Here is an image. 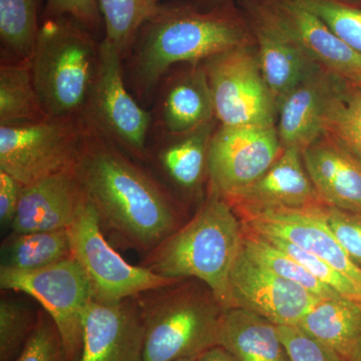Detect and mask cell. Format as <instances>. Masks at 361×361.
Instances as JSON below:
<instances>
[{"label":"cell","instance_id":"obj_1","mask_svg":"<svg viewBox=\"0 0 361 361\" xmlns=\"http://www.w3.org/2000/svg\"><path fill=\"white\" fill-rule=\"evenodd\" d=\"M73 169L102 228L123 245L149 254L180 228L158 180L94 130Z\"/></svg>","mask_w":361,"mask_h":361},{"label":"cell","instance_id":"obj_2","mask_svg":"<svg viewBox=\"0 0 361 361\" xmlns=\"http://www.w3.org/2000/svg\"><path fill=\"white\" fill-rule=\"evenodd\" d=\"M246 37L241 23L224 11L201 13L191 7L158 6L125 56L126 82L140 104L151 103L173 66L204 63L246 44Z\"/></svg>","mask_w":361,"mask_h":361},{"label":"cell","instance_id":"obj_3","mask_svg":"<svg viewBox=\"0 0 361 361\" xmlns=\"http://www.w3.org/2000/svg\"><path fill=\"white\" fill-rule=\"evenodd\" d=\"M243 224L231 204L211 189L196 215L149 253L142 265L171 279H198L228 310L230 273L243 247Z\"/></svg>","mask_w":361,"mask_h":361},{"label":"cell","instance_id":"obj_4","mask_svg":"<svg viewBox=\"0 0 361 361\" xmlns=\"http://www.w3.org/2000/svg\"><path fill=\"white\" fill-rule=\"evenodd\" d=\"M101 42L68 18H49L40 25L30 65L45 115L84 121L99 71Z\"/></svg>","mask_w":361,"mask_h":361},{"label":"cell","instance_id":"obj_5","mask_svg":"<svg viewBox=\"0 0 361 361\" xmlns=\"http://www.w3.org/2000/svg\"><path fill=\"white\" fill-rule=\"evenodd\" d=\"M179 281L135 297L144 323L145 361L198 357L219 345L224 310L212 292L180 288Z\"/></svg>","mask_w":361,"mask_h":361},{"label":"cell","instance_id":"obj_6","mask_svg":"<svg viewBox=\"0 0 361 361\" xmlns=\"http://www.w3.org/2000/svg\"><path fill=\"white\" fill-rule=\"evenodd\" d=\"M90 133L85 121L51 116L0 126V170L26 186L73 169Z\"/></svg>","mask_w":361,"mask_h":361},{"label":"cell","instance_id":"obj_7","mask_svg":"<svg viewBox=\"0 0 361 361\" xmlns=\"http://www.w3.org/2000/svg\"><path fill=\"white\" fill-rule=\"evenodd\" d=\"M90 130L126 154L147 160L154 118L128 87L123 56L106 40L101 42L99 71L84 115Z\"/></svg>","mask_w":361,"mask_h":361},{"label":"cell","instance_id":"obj_8","mask_svg":"<svg viewBox=\"0 0 361 361\" xmlns=\"http://www.w3.org/2000/svg\"><path fill=\"white\" fill-rule=\"evenodd\" d=\"M0 285L37 300L56 324L66 360H80L85 316L94 295L87 274L75 258L35 271L0 268Z\"/></svg>","mask_w":361,"mask_h":361},{"label":"cell","instance_id":"obj_9","mask_svg":"<svg viewBox=\"0 0 361 361\" xmlns=\"http://www.w3.org/2000/svg\"><path fill=\"white\" fill-rule=\"evenodd\" d=\"M68 230L71 257L84 269L97 302H123L180 280L164 277L146 266L127 262L104 237L96 209L90 202Z\"/></svg>","mask_w":361,"mask_h":361},{"label":"cell","instance_id":"obj_10","mask_svg":"<svg viewBox=\"0 0 361 361\" xmlns=\"http://www.w3.org/2000/svg\"><path fill=\"white\" fill-rule=\"evenodd\" d=\"M203 65L221 126H274L277 103L248 45L221 52Z\"/></svg>","mask_w":361,"mask_h":361},{"label":"cell","instance_id":"obj_11","mask_svg":"<svg viewBox=\"0 0 361 361\" xmlns=\"http://www.w3.org/2000/svg\"><path fill=\"white\" fill-rule=\"evenodd\" d=\"M282 151L274 126H220L209 147L211 189L224 198L234 194L267 172Z\"/></svg>","mask_w":361,"mask_h":361},{"label":"cell","instance_id":"obj_12","mask_svg":"<svg viewBox=\"0 0 361 361\" xmlns=\"http://www.w3.org/2000/svg\"><path fill=\"white\" fill-rule=\"evenodd\" d=\"M250 11L254 20L298 45L330 73L345 78L361 73V54L295 0H261L251 4Z\"/></svg>","mask_w":361,"mask_h":361},{"label":"cell","instance_id":"obj_13","mask_svg":"<svg viewBox=\"0 0 361 361\" xmlns=\"http://www.w3.org/2000/svg\"><path fill=\"white\" fill-rule=\"evenodd\" d=\"M231 308L263 316L276 325H297L322 300L300 285L252 260L243 247L230 273Z\"/></svg>","mask_w":361,"mask_h":361},{"label":"cell","instance_id":"obj_14","mask_svg":"<svg viewBox=\"0 0 361 361\" xmlns=\"http://www.w3.org/2000/svg\"><path fill=\"white\" fill-rule=\"evenodd\" d=\"M318 205L267 209L240 216L242 224L250 231L261 236L287 240L322 259L361 286L360 266L332 234L318 213Z\"/></svg>","mask_w":361,"mask_h":361},{"label":"cell","instance_id":"obj_15","mask_svg":"<svg viewBox=\"0 0 361 361\" xmlns=\"http://www.w3.org/2000/svg\"><path fill=\"white\" fill-rule=\"evenodd\" d=\"M145 329L135 298L104 304L92 301L85 319L78 361H145Z\"/></svg>","mask_w":361,"mask_h":361},{"label":"cell","instance_id":"obj_16","mask_svg":"<svg viewBox=\"0 0 361 361\" xmlns=\"http://www.w3.org/2000/svg\"><path fill=\"white\" fill-rule=\"evenodd\" d=\"M87 195L73 169L23 186L13 233L68 229L87 204Z\"/></svg>","mask_w":361,"mask_h":361},{"label":"cell","instance_id":"obj_17","mask_svg":"<svg viewBox=\"0 0 361 361\" xmlns=\"http://www.w3.org/2000/svg\"><path fill=\"white\" fill-rule=\"evenodd\" d=\"M153 130L161 134H188L216 120L212 92L203 63L171 73L159 85L154 97Z\"/></svg>","mask_w":361,"mask_h":361},{"label":"cell","instance_id":"obj_18","mask_svg":"<svg viewBox=\"0 0 361 361\" xmlns=\"http://www.w3.org/2000/svg\"><path fill=\"white\" fill-rule=\"evenodd\" d=\"M237 214L322 204L298 148H284L267 172L248 186L226 197Z\"/></svg>","mask_w":361,"mask_h":361},{"label":"cell","instance_id":"obj_19","mask_svg":"<svg viewBox=\"0 0 361 361\" xmlns=\"http://www.w3.org/2000/svg\"><path fill=\"white\" fill-rule=\"evenodd\" d=\"M306 171L325 205L361 215V164L322 135L302 151Z\"/></svg>","mask_w":361,"mask_h":361},{"label":"cell","instance_id":"obj_20","mask_svg":"<svg viewBox=\"0 0 361 361\" xmlns=\"http://www.w3.org/2000/svg\"><path fill=\"white\" fill-rule=\"evenodd\" d=\"M332 82L334 73L319 66L278 104L277 133L283 149L303 151L322 137L323 111Z\"/></svg>","mask_w":361,"mask_h":361},{"label":"cell","instance_id":"obj_21","mask_svg":"<svg viewBox=\"0 0 361 361\" xmlns=\"http://www.w3.org/2000/svg\"><path fill=\"white\" fill-rule=\"evenodd\" d=\"M216 120L184 135H165L161 144L149 145L147 160L183 191L198 190L208 175V153Z\"/></svg>","mask_w":361,"mask_h":361},{"label":"cell","instance_id":"obj_22","mask_svg":"<svg viewBox=\"0 0 361 361\" xmlns=\"http://www.w3.org/2000/svg\"><path fill=\"white\" fill-rule=\"evenodd\" d=\"M259 65L278 104L320 65L298 45L269 26L253 20Z\"/></svg>","mask_w":361,"mask_h":361},{"label":"cell","instance_id":"obj_23","mask_svg":"<svg viewBox=\"0 0 361 361\" xmlns=\"http://www.w3.org/2000/svg\"><path fill=\"white\" fill-rule=\"evenodd\" d=\"M219 345L238 361H289L277 325L244 308L223 310Z\"/></svg>","mask_w":361,"mask_h":361},{"label":"cell","instance_id":"obj_24","mask_svg":"<svg viewBox=\"0 0 361 361\" xmlns=\"http://www.w3.org/2000/svg\"><path fill=\"white\" fill-rule=\"evenodd\" d=\"M297 325L348 360L361 337V302L345 297L322 299Z\"/></svg>","mask_w":361,"mask_h":361},{"label":"cell","instance_id":"obj_25","mask_svg":"<svg viewBox=\"0 0 361 361\" xmlns=\"http://www.w3.org/2000/svg\"><path fill=\"white\" fill-rule=\"evenodd\" d=\"M322 132L361 164V87L336 73L323 111Z\"/></svg>","mask_w":361,"mask_h":361},{"label":"cell","instance_id":"obj_26","mask_svg":"<svg viewBox=\"0 0 361 361\" xmlns=\"http://www.w3.org/2000/svg\"><path fill=\"white\" fill-rule=\"evenodd\" d=\"M4 269H44L71 257L68 229L30 233H11L2 243Z\"/></svg>","mask_w":361,"mask_h":361},{"label":"cell","instance_id":"obj_27","mask_svg":"<svg viewBox=\"0 0 361 361\" xmlns=\"http://www.w3.org/2000/svg\"><path fill=\"white\" fill-rule=\"evenodd\" d=\"M33 82L30 59L0 66V126L47 118Z\"/></svg>","mask_w":361,"mask_h":361},{"label":"cell","instance_id":"obj_28","mask_svg":"<svg viewBox=\"0 0 361 361\" xmlns=\"http://www.w3.org/2000/svg\"><path fill=\"white\" fill-rule=\"evenodd\" d=\"M39 27L37 0H0L1 63L30 59Z\"/></svg>","mask_w":361,"mask_h":361},{"label":"cell","instance_id":"obj_29","mask_svg":"<svg viewBox=\"0 0 361 361\" xmlns=\"http://www.w3.org/2000/svg\"><path fill=\"white\" fill-rule=\"evenodd\" d=\"M243 249L256 263L272 271L278 276L300 285L306 290L322 299L343 297L323 284L317 278L285 252L273 245L264 237L250 231L243 226Z\"/></svg>","mask_w":361,"mask_h":361},{"label":"cell","instance_id":"obj_30","mask_svg":"<svg viewBox=\"0 0 361 361\" xmlns=\"http://www.w3.org/2000/svg\"><path fill=\"white\" fill-rule=\"evenodd\" d=\"M104 23V39L127 56L145 21L154 11L147 0H97Z\"/></svg>","mask_w":361,"mask_h":361},{"label":"cell","instance_id":"obj_31","mask_svg":"<svg viewBox=\"0 0 361 361\" xmlns=\"http://www.w3.org/2000/svg\"><path fill=\"white\" fill-rule=\"evenodd\" d=\"M314 13L331 32L361 54V7L342 0H295Z\"/></svg>","mask_w":361,"mask_h":361},{"label":"cell","instance_id":"obj_32","mask_svg":"<svg viewBox=\"0 0 361 361\" xmlns=\"http://www.w3.org/2000/svg\"><path fill=\"white\" fill-rule=\"evenodd\" d=\"M37 315L18 301L0 302V361H14L32 336Z\"/></svg>","mask_w":361,"mask_h":361},{"label":"cell","instance_id":"obj_33","mask_svg":"<svg viewBox=\"0 0 361 361\" xmlns=\"http://www.w3.org/2000/svg\"><path fill=\"white\" fill-rule=\"evenodd\" d=\"M262 237L267 239L280 250L285 252L287 255L290 256L297 262L300 263L303 267L310 271L313 276L317 278L319 281L329 286V288L334 289L345 298L361 302L360 285L355 283L350 278L342 274L336 268L287 240L276 238V237Z\"/></svg>","mask_w":361,"mask_h":361},{"label":"cell","instance_id":"obj_34","mask_svg":"<svg viewBox=\"0 0 361 361\" xmlns=\"http://www.w3.org/2000/svg\"><path fill=\"white\" fill-rule=\"evenodd\" d=\"M14 361H68L59 330L44 310L37 313L32 336Z\"/></svg>","mask_w":361,"mask_h":361},{"label":"cell","instance_id":"obj_35","mask_svg":"<svg viewBox=\"0 0 361 361\" xmlns=\"http://www.w3.org/2000/svg\"><path fill=\"white\" fill-rule=\"evenodd\" d=\"M289 361H348L298 325H277Z\"/></svg>","mask_w":361,"mask_h":361},{"label":"cell","instance_id":"obj_36","mask_svg":"<svg viewBox=\"0 0 361 361\" xmlns=\"http://www.w3.org/2000/svg\"><path fill=\"white\" fill-rule=\"evenodd\" d=\"M317 211L355 262L361 263V215L319 204Z\"/></svg>","mask_w":361,"mask_h":361},{"label":"cell","instance_id":"obj_37","mask_svg":"<svg viewBox=\"0 0 361 361\" xmlns=\"http://www.w3.org/2000/svg\"><path fill=\"white\" fill-rule=\"evenodd\" d=\"M49 18H68L89 30H96L103 20L97 0H47Z\"/></svg>","mask_w":361,"mask_h":361},{"label":"cell","instance_id":"obj_38","mask_svg":"<svg viewBox=\"0 0 361 361\" xmlns=\"http://www.w3.org/2000/svg\"><path fill=\"white\" fill-rule=\"evenodd\" d=\"M23 185L13 176L0 170V222L9 226L16 217Z\"/></svg>","mask_w":361,"mask_h":361},{"label":"cell","instance_id":"obj_39","mask_svg":"<svg viewBox=\"0 0 361 361\" xmlns=\"http://www.w3.org/2000/svg\"><path fill=\"white\" fill-rule=\"evenodd\" d=\"M198 361H238L222 346L217 345L208 349L198 356Z\"/></svg>","mask_w":361,"mask_h":361},{"label":"cell","instance_id":"obj_40","mask_svg":"<svg viewBox=\"0 0 361 361\" xmlns=\"http://www.w3.org/2000/svg\"><path fill=\"white\" fill-rule=\"evenodd\" d=\"M348 361H361V337L357 343H356L355 348L353 349Z\"/></svg>","mask_w":361,"mask_h":361},{"label":"cell","instance_id":"obj_41","mask_svg":"<svg viewBox=\"0 0 361 361\" xmlns=\"http://www.w3.org/2000/svg\"><path fill=\"white\" fill-rule=\"evenodd\" d=\"M346 80H349L350 82H353V84L357 85V87H361V73H357V75H351V77L346 78Z\"/></svg>","mask_w":361,"mask_h":361},{"label":"cell","instance_id":"obj_42","mask_svg":"<svg viewBox=\"0 0 361 361\" xmlns=\"http://www.w3.org/2000/svg\"><path fill=\"white\" fill-rule=\"evenodd\" d=\"M147 2H148L149 6L153 7V8H156V7L158 6V0H147Z\"/></svg>","mask_w":361,"mask_h":361},{"label":"cell","instance_id":"obj_43","mask_svg":"<svg viewBox=\"0 0 361 361\" xmlns=\"http://www.w3.org/2000/svg\"><path fill=\"white\" fill-rule=\"evenodd\" d=\"M177 361H198V357L184 358V360H180Z\"/></svg>","mask_w":361,"mask_h":361},{"label":"cell","instance_id":"obj_44","mask_svg":"<svg viewBox=\"0 0 361 361\" xmlns=\"http://www.w3.org/2000/svg\"><path fill=\"white\" fill-rule=\"evenodd\" d=\"M204 1L214 2V4H220V2L224 1V0H204Z\"/></svg>","mask_w":361,"mask_h":361}]
</instances>
